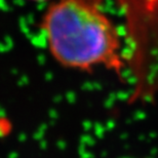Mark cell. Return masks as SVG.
<instances>
[{"instance_id":"6da1fadb","label":"cell","mask_w":158,"mask_h":158,"mask_svg":"<svg viewBox=\"0 0 158 158\" xmlns=\"http://www.w3.org/2000/svg\"><path fill=\"white\" fill-rule=\"evenodd\" d=\"M41 27L60 65L80 71L104 67L118 75L124 72L121 37L98 0H59L45 11Z\"/></svg>"},{"instance_id":"7a4b0ae2","label":"cell","mask_w":158,"mask_h":158,"mask_svg":"<svg viewBox=\"0 0 158 158\" xmlns=\"http://www.w3.org/2000/svg\"><path fill=\"white\" fill-rule=\"evenodd\" d=\"M111 1L124 23V71L131 94L138 101L151 102L158 97V0Z\"/></svg>"},{"instance_id":"3957f363","label":"cell","mask_w":158,"mask_h":158,"mask_svg":"<svg viewBox=\"0 0 158 158\" xmlns=\"http://www.w3.org/2000/svg\"><path fill=\"white\" fill-rule=\"evenodd\" d=\"M28 1H32V2H44V1H47V0H28Z\"/></svg>"}]
</instances>
